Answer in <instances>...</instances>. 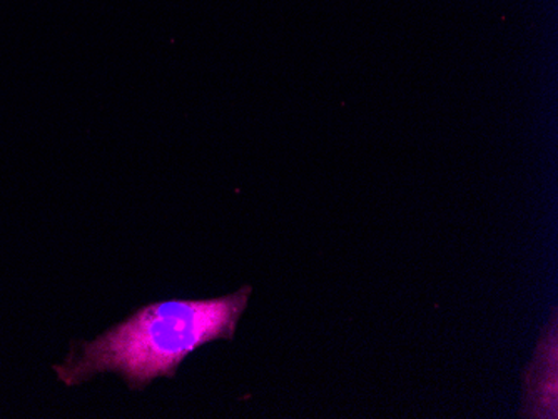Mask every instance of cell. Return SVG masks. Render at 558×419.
I'll return each instance as SVG.
<instances>
[{
    "instance_id": "cell-2",
    "label": "cell",
    "mask_w": 558,
    "mask_h": 419,
    "mask_svg": "<svg viewBox=\"0 0 558 419\" xmlns=\"http://www.w3.org/2000/svg\"><path fill=\"white\" fill-rule=\"evenodd\" d=\"M529 398L526 418H557V326L551 323L550 336L545 334L534 365L526 374Z\"/></svg>"
},
{
    "instance_id": "cell-1",
    "label": "cell",
    "mask_w": 558,
    "mask_h": 419,
    "mask_svg": "<svg viewBox=\"0 0 558 419\" xmlns=\"http://www.w3.org/2000/svg\"><path fill=\"white\" fill-rule=\"evenodd\" d=\"M253 287L219 298L159 301L143 306L130 318L72 348L56 374L68 386L102 373H116L133 391L158 378H174L187 356L213 341L233 340Z\"/></svg>"
}]
</instances>
